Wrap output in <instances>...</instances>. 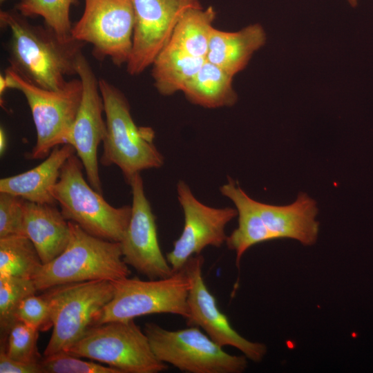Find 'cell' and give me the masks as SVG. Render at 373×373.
<instances>
[{
	"instance_id": "12",
	"label": "cell",
	"mask_w": 373,
	"mask_h": 373,
	"mask_svg": "<svg viewBox=\"0 0 373 373\" xmlns=\"http://www.w3.org/2000/svg\"><path fill=\"white\" fill-rule=\"evenodd\" d=\"M177 192L184 224L172 250L166 255L174 271L183 268L191 257L200 255L207 246L220 247L227 238V224L238 216L236 209L214 208L202 204L182 180L177 184Z\"/></svg>"
},
{
	"instance_id": "27",
	"label": "cell",
	"mask_w": 373,
	"mask_h": 373,
	"mask_svg": "<svg viewBox=\"0 0 373 373\" xmlns=\"http://www.w3.org/2000/svg\"><path fill=\"white\" fill-rule=\"evenodd\" d=\"M39 330L17 321L10 330L6 345L7 355L24 363H39L42 359L37 347Z\"/></svg>"
},
{
	"instance_id": "11",
	"label": "cell",
	"mask_w": 373,
	"mask_h": 373,
	"mask_svg": "<svg viewBox=\"0 0 373 373\" xmlns=\"http://www.w3.org/2000/svg\"><path fill=\"white\" fill-rule=\"evenodd\" d=\"M135 23L133 45L126 70L137 75L152 65L170 40L182 15L202 8L200 0H132Z\"/></svg>"
},
{
	"instance_id": "4",
	"label": "cell",
	"mask_w": 373,
	"mask_h": 373,
	"mask_svg": "<svg viewBox=\"0 0 373 373\" xmlns=\"http://www.w3.org/2000/svg\"><path fill=\"white\" fill-rule=\"evenodd\" d=\"M83 168L77 154L70 155L50 194L66 220L95 237L121 242L130 221L131 206H111L86 181Z\"/></svg>"
},
{
	"instance_id": "26",
	"label": "cell",
	"mask_w": 373,
	"mask_h": 373,
	"mask_svg": "<svg viewBox=\"0 0 373 373\" xmlns=\"http://www.w3.org/2000/svg\"><path fill=\"white\" fill-rule=\"evenodd\" d=\"M37 291L32 279L0 277V345H6L10 329L18 321L16 312L21 301Z\"/></svg>"
},
{
	"instance_id": "33",
	"label": "cell",
	"mask_w": 373,
	"mask_h": 373,
	"mask_svg": "<svg viewBox=\"0 0 373 373\" xmlns=\"http://www.w3.org/2000/svg\"><path fill=\"white\" fill-rule=\"evenodd\" d=\"M352 7H355L357 4V0H347Z\"/></svg>"
},
{
	"instance_id": "34",
	"label": "cell",
	"mask_w": 373,
	"mask_h": 373,
	"mask_svg": "<svg viewBox=\"0 0 373 373\" xmlns=\"http://www.w3.org/2000/svg\"><path fill=\"white\" fill-rule=\"evenodd\" d=\"M5 1H6V0H0L1 3H3V2H4ZM25 1V0H20V1Z\"/></svg>"
},
{
	"instance_id": "7",
	"label": "cell",
	"mask_w": 373,
	"mask_h": 373,
	"mask_svg": "<svg viewBox=\"0 0 373 373\" xmlns=\"http://www.w3.org/2000/svg\"><path fill=\"white\" fill-rule=\"evenodd\" d=\"M63 352L99 361L122 373H158L168 369L157 358L144 331L133 320L92 325Z\"/></svg>"
},
{
	"instance_id": "20",
	"label": "cell",
	"mask_w": 373,
	"mask_h": 373,
	"mask_svg": "<svg viewBox=\"0 0 373 373\" xmlns=\"http://www.w3.org/2000/svg\"><path fill=\"white\" fill-rule=\"evenodd\" d=\"M220 191L230 199L238 211V226L227 236L228 248L236 252V265L238 267L243 254L252 246L273 240L259 215L256 201L250 198L238 183L228 177V182Z\"/></svg>"
},
{
	"instance_id": "14",
	"label": "cell",
	"mask_w": 373,
	"mask_h": 373,
	"mask_svg": "<svg viewBox=\"0 0 373 373\" xmlns=\"http://www.w3.org/2000/svg\"><path fill=\"white\" fill-rule=\"evenodd\" d=\"M77 73L82 83V97L68 144L82 162L90 185L102 194L97 149L106 132L104 107L99 79L83 52L78 57Z\"/></svg>"
},
{
	"instance_id": "13",
	"label": "cell",
	"mask_w": 373,
	"mask_h": 373,
	"mask_svg": "<svg viewBox=\"0 0 373 373\" xmlns=\"http://www.w3.org/2000/svg\"><path fill=\"white\" fill-rule=\"evenodd\" d=\"M133 201L131 216L120 242L125 263L150 280L164 278L175 271L161 251L155 217L145 195L140 173L128 182Z\"/></svg>"
},
{
	"instance_id": "19",
	"label": "cell",
	"mask_w": 373,
	"mask_h": 373,
	"mask_svg": "<svg viewBox=\"0 0 373 373\" xmlns=\"http://www.w3.org/2000/svg\"><path fill=\"white\" fill-rule=\"evenodd\" d=\"M266 39L265 30L258 23L235 32L213 28L206 59L233 77L246 68L253 54L265 44Z\"/></svg>"
},
{
	"instance_id": "9",
	"label": "cell",
	"mask_w": 373,
	"mask_h": 373,
	"mask_svg": "<svg viewBox=\"0 0 373 373\" xmlns=\"http://www.w3.org/2000/svg\"><path fill=\"white\" fill-rule=\"evenodd\" d=\"M114 294V285L105 280L56 285L42 294L48 301L53 330L44 355L65 351L92 325L95 314Z\"/></svg>"
},
{
	"instance_id": "31",
	"label": "cell",
	"mask_w": 373,
	"mask_h": 373,
	"mask_svg": "<svg viewBox=\"0 0 373 373\" xmlns=\"http://www.w3.org/2000/svg\"><path fill=\"white\" fill-rule=\"evenodd\" d=\"M0 373H44L39 363H24L10 358L0 346Z\"/></svg>"
},
{
	"instance_id": "23",
	"label": "cell",
	"mask_w": 373,
	"mask_h": 373,
	"mask_svg": "<svg viewBox=\"0 0 373 373\" xmlns=\"http://www.w3.org/2000/svg\"><path fill=\"white\" fill-rule=\"evenodd\" d=\"M216 17V12L212 6L186 10L176 24L166 46L191 56L206 59Z\"/></svg>"
},
{
	"instance_id": "16",
	"label": "cell",
	"mask_w": 373,
	"mask_h": 373,
	"mask_svg": "<svg viewBox=\"0 0 373 373\" xmlns=\"http://www.w3.org/2000/svg\"><path fill=\"white\" fill-rule=\"evenodd\" d=\"M261 220L273 240L290 238L304 245L316 241L319 223L316 203L306 193H300L291 204L278 206L256 201Z\"/></svg>"
},
{
	"instance_id": "30",
	"label": "cell",
	"mask_w": 373,
	"mask_h": 373,
	"mask_svg": "<svg viewBox=\"0 0 373 373\" xmlns=\"http://www.w3.org/2000/svg\"><path fill=\"white\" fill-rule=\"evenodd\" d=\"M25 200L0 192V238L23 235V204Z\"/></svg>"
},
{
	"instance_id": "18",
	"label": "cell",
	"mask_w": 373,
	"mask_h": 373,
	"mask_svg": "<svg viewBox=\"0 0 373 373\" xmlns=\"http://www.w3.org/2000/svg\"><path fill=\"white\" fill-rule=\"evenodd\" d=\"M59 146H55L35 168L1 178L0 192L10 193L32 202L56 204L50 190L58 181L64 163L75 153L74 147L69 144Z\"/></svg>"
},
{
	"instance_id": "5",
	"label": "cell",
	"mask_w": 373,
	"mask_h": 373,
	"mask_svg": "<svg viewBox=\"0 0 373 373\" xmlns=\"http://www.w3.org/2000/svg\"><path fill=\"white\" fill-rule=\"evenodd\" d=\"M3 75L8 89L19 90L25 97L35 124L36 143L25 157L45 159L55 146L68 144L82 100L81 79L68 80L62 88L53 90L26 81L10 67Z\"/></svg>"
},
{
	"instance_id": "15",
	"label": "cell",
	"mask_w": 373,
	"mask_h": 373,
	"mask_svg": "<svg viewBox=\"0 0 373 373\" xmlns=\"http://www.w3.org/2000/svg\"><path fill=\"white\" fill-rule=\"evenodd\" d=\"M203 262V256L195 255L191 257L184 267L191 283L187 298L189 315L186 319V324L201 327L221 347H233L248 359L260 361L267 352L265 345L246 339L233 328L204 283Z\"/></svg>"
},
{
	"instance_id": "25",
	"label": "cell",
	"mask_w": 373,
	"mask_h": 373,
	"mask_svg": "<svg viewBox=\"0 0 373 373\" xmlns=\"http://www.w3.org/2000/svg\"><path fill=\"white\" fill-rule=\"evenodd\" d=\"M77 3V0H25L15 9L26 17H41L46 26L68 40L73 38L70 10Z\"/></svg>"
},
{
	"instance_id": "22",
	"label": "cell",
	"mask_w": 373,
	"mask_h": 373,
	"mask_svg": "<svg viewBox=\"0 0 373 373\" xmlns=\"http://www.w3.org/2000/svg\"><path fill=\"white\" fill-rule=\"evenodd\" d=\"M205 61V58L191 56L166 46L151 65L155 88L163 95L182 91Z\"/></svg>"
},
{
	"instance_id": "2",
	"label": "cell",
	"mask_w": 373,
	"mask_h": 373,
	"mask_svg": "<svg viewBox=\"0 0 373 373\" xmlns=\"http://www.w3.org/2000/svg\"><path fill=\"white\" fill-rule=\"evenodd\" d=\"M99 85L106 117L100 163L118 166L128 183L142 171L162 166L164 157L154 144L153 129L136 125L128 99L116 86L102 78Z\"/></svg>"
},
{
	"instance_id": "21",
	"label": "cell",
	"mask_w": 373,
	"mask_h": 373,
	"mask_svg": "<svg viewBox=\"0 0 373 373\" xmlns=\"http://www.w3.org/2000/svg\"><path fill=\"white\" fill-rule=\"evenodd\" d=\"M233 76L207 59L182 92L193 104L208 108L231 106L238 96Z\"/></svg>"
},
{
	"instance_id": "1",
	"label": "cell",
	"mask_w": 373,
	"mask_h": 373,
	"mask_svg": "<svg viewBox=\"0 0 373 373\" xmlns=\"http://www.w3.org/2000/svg\"><path fill=\"white\" fill-rule=\"evenodd\" d=\"M0 24L10 32L9 67L26 81L56 90L67 84L68 77L77 75L84 43L64 39L46 25L32 24L16 9L1 11Z\"/></svg>"
},
{
	"instance_id": "24",
	"label": "cell",
	"mask_w": 373,
	"mask_h": 373,
	"mask_svg": "<svg viewBox=\"0 0 373 373\" xmlns=\"http://www.w3.org/2000/svg\"><path fill=\"white\" fill-rule=\"evenodd\" d=\"M43 265L35 246L26 236L0 238V277L32 279Z\"/></svg>"
},
{
	"instance_id": "17",
	"label": "cell",
	"mask_w": 373,
	"mask_h": 373,
	"mask_svg": "<svg viewBox=\"0 0 373 373\" xmlns=\"http://www.w3.org/2000/svg\"><path fill=\"white\" fill-rule=\"evenodd\" d=\"M55 205L24 201V233L35 246L43 264L61 254L70 237L68 221Z\"/></svg>"
},
{
	"instance_id": "3",
	"label": "cell",
	"mask_w": 373,
	"mask_h": 373,
	"mask_svg": "<svg viewBox=\"0 0 373 373\" xmlns=\"http://www.w3.org/2000/svg\"><path fill=\"white\" fill-rule=\"evenodd\" d=\"M69 242L58 256L44 264L32 280L37 291L89 280L115 281L131 272L122 257L120 242L95 237L68 221Z\"/></svg>"
},
{
	"instance_id": "32",
	"label": "cell",
	"mask_w": 373,
	"mask_h": 373,
	"mask_svg": "<svg viewBox=\"0 0 373 373\" xmlns=\"http://www.w3.org/2000/svg\"><path fill=\"white\" fill-rule=\"evenodd\" d=\"M7 146V137L4 129L1 127L0 128V153L1 155H3Z\"/></svg>"
},
{
	"instance_id": "28",
	"label": "cell",
	"mask_w": 373,
	"mask_h": 373,
	"mask_svg": "<svg viewBox=\"0 0 373 373\" xmlns=\"http://www.w3.org/2000/svg\"><path fill=\"white\" fill-rule=\"evenodd\" d=\"M40 363L44 373H122L115 367L84 361L63 351L44 356Z\"/></svg>"
},
{
	"instance_id": "29",
	"label": "cell",
	"mask_w": 373,
	"mask_h": 373,
	"mask_svg": "<svg viewBox=\"0 0 373 373\" xmlns=\"http://www.w3.org/2000/svg\"><path fill=\"white\" fill-rule=\"evenodd\" d=\"M16 318L39 332H45L53 326L50 304L41 294H31L23 298L17 309Z\"/></svg>"
},
{
	"instance_id": "10",
	"label": "cell",
	"mask_w": 373,
	"mask_h": 373,
	"mask_svg": "<svg viewBox=\"0 0 373 373\" xmlns=\"http://www.w3.org/2000/svg\"><path fill=\"white\" fill-rule=\"evenodd\" d=\"M134 23L132 0H84L83 14L73 25L71 36L90 44L95 59L108 58L122 66L131 55Z\"/></svg>"
},
{
	"instance_id": "8",
	"label": "cell",
	"mask_w": 373,
	"mask_h": 373,
	"mask_svg": "<svg viewBox=\"0 0 373 373\" xmlns=\"http://www.w3.org/2000/svg\"><path fill=\"white\" fill-rule=\"evenodd\" d=\"M144 331L151 347L160 361L190 373H241L247 358L224 352L196 326L175 331L154 323L145 324Z\"/></svg>"
},
{
	"instance_id": "6",
	"label": "cell",
	"mask_w": 373,
	"mask_h": 373,
	"mask_svg": "<svg viewBox=\"0 0 373 373\" xmlns=\"http://www.w3.org/2000/svg\"><path fill=\"white\" fill-rule=\"evenodd\" d=\"M112 283L113 296L95 314L92 325L154 314L189 317L187 298L191 283L184 267L164 278L142 280L128 276Z\"/></svg>"
}]
</instances>
